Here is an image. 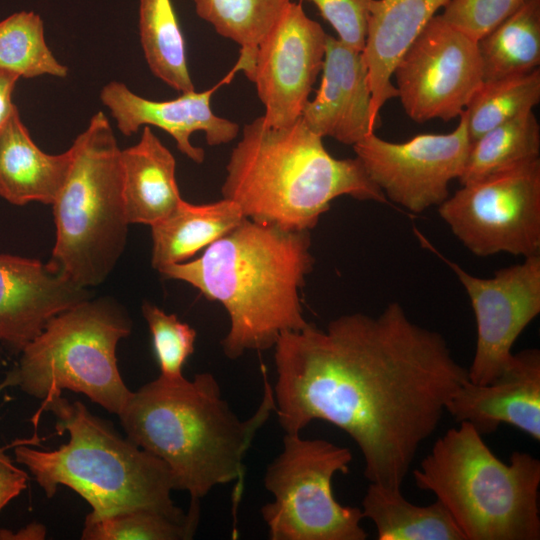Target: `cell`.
Listing matches in <instances>:
<instances>
[{"instance_id":"cell-1","label":"cell","mask_w":540,"mask_h":540,"mask_svg":"<svg viewBox=\"0 0 540 540\" xmlns=\"http://www.w3.org/2000/svg\"><path fill=\"white\" fill-rule=\"evenodd\" d=\"M278 422L300 433L324 420L347 433L369 483L401 489L424 441L438 428L468 370L438 332L398 302L378 315L352 313L325 328L284 332L274 345Z\"/></svg>"},{"instance_id":"cell-2","label":"cell","mask_w":540,"mask_h":540,"mask_svg":"<svg viewBox=\"0 0 540 540\" xmlns=\"http://www.w3.org/2000/svg\"><path fill=\"white\" fill-rule=\"evenodd\" d=\"M313 265L310 231L244 218L197 259L159 272L223 305L230 326L221 346L234 360L248 351L273 348L284 332L309 324L299 292Z\"/></svg>"},{"instance_id":"cell-3","label":"cell","mask_w":540,"mask_h":540,"mask_svg":"<svg viewBox=\"0 0 540 540\" xmlns=\"http://www.w3.org/2000/svg\"><path fill=\"white\" fill-rule=\"evenodd\" d=\"M274 410L265 372L263 396L247 419L234 413L205 372L192 380L159 376L132 391L118 417L130 440L167 465L176 490L200 501L218 485L242 481L244 458Z\"/></svg>"},{"instance_id":"cell-4","label":"cell","mask_w":540,"mask_h":540,"mask_svg":"<svg viewBox=\"0 0 540 540\" xmlns=\"http://www.w3.org/2000/svg\"><path fill=\"white\" fill-rule=\"evenodd\" d=\"M322 139L301 119L277 128L257 117L229 156L223 198L245 218L288 231H311L340 196L387 202L358 158L333 157Z\"/></svg>"},{"instance_id":"cell-5","label":"cell","mask_w":540,"mask_h":540,"mask_svg":"<svg viewBox=\"0 0 540 540\" xmlns=\"http://www.w3.org/2000/svg\"><path fill=\"white\" fill-rule=\"evenodd\" d=\"M43 412L55 416L56 432H67L68 442L52 450L33 448L42 440L35 433L14 447V455L46 497H54L59 486L72 489L90 505L87 519L134 509L186 516L172 500L176 488L167 465L120 435L111 423L62 395L42 401L34 416L36 425Z\"/></svg>"},{"instance_id":"cell-6","label":"cell","mask_w":540,"mask_h":540,"mask_svg":"<svg viewBox=\"0 0 540 540\" xmlns=\"http://www.w3.org/2000/svg\"><path fill=\"white\" fill-rule=\"evenodd\" d=\"M468 422L448 429L412 472L449 511L466 540L540 539V461L515 451L501 461Z\"/></svg>"},{"instance_id":"cell-7","label":"cell","mask_w":540,"mask_h":540,"mask_svg":"<svg viewBox=\"0 0 540 540\" xmlns=\"http://www.w3.org/2000/svg\"><path fill=\"white\" fill-rule=\"evenodd\" d=\"M70 149L72 163L52 203L56 241L49 262L88 289L107 279L126 245L121 149L102 111Z\"/></svg>"},{"instance_id":"cell-8","label":"cell","mask_w":540,"mask_h":540,"mask_svg":"<svg viewBox=\"0 0 540 540\" xmlns=\"http://www.w3.org/2000/svg\"><path fill=\"white\" fill-rule=\"evenodd\" d=\"M132 323L116 302L91 298L53 316L20 352L2 386L49 400L64 390L81 393L117 416L132 391L119 371L116 350Z\"/></svg>"},{"instance_id":"cell-9","label":"cell","mask_w":540,"mask_h":540,"mask_svg":"<svg viewBox=\"0 0 540 540\" xmlns=\"http://www.w3.org/2000/svg\"><path fill=\"white\" fill-rule=\"evenodd\" d=\"M352 458L347 447L285 433L263 479L273 495L261 508L269 539L365 540L362 510L342 505L332 491L333 477L347 473Z\"/></svg>"},{"instance_id":"cell-10","label":"cell","mask_w":540,"mask_h":540,"mask_svg":"<svg viewBox=\"0 0 540 540\" xmlns=\"http://www.w3.org/2000/svg\"><path fill=\"white\" fill-rule=\"evenodd\" d=\"M438 212L476 256L540 254V158L462 185Z\"/></svg>"},{"instance_id":"cell-11","label":"cell","mask_w":540,"mask_h":540,"mask_svg":"<svg viewBox=\"0 0 540 540\" xmlns=\"http://www.w3.org/2000/svg\"><path fill=\"white\" fill-rule=\"evenodd\" d=\"M397 97L417 123L459 117L483 84L477 41L433 16L395 66Z\"/></svg>"},{"instance_id":"cell-12","label":"cell","mask_w":540,"mask_h":540,"mask_svg":"<svg viewBox=\"0 0 540 540\" xmlns=\"http://www.w3.org/2000/svg\"><path fill=\"white\" fill-rule=\"evenodd\" d=\"M447 134H420L403 143L375 132L353 145L370 179L386 198L420 213L449 197L450 182L460 177L471 147L465 112Z\"/></svg>"},{"instance_id":"cell-13","label":"cell","mask_w":540,"mask_h":540,"mask_svg":"<svg viewBox=\"0 0 540 540\" xmlns=\"http://www.w3.org/2000/svg\"><path fill=\"white\" fill-rule=\"evenodd\" d=\"M439 257L457 275L475 314L477 341L468 380L490 383L506 369L516 339L540 313V254L499 269L489 278L474 276Z\"/></svg>"},{"instance_id":"cell-14","label":"cell","mask_w":540,"mask_h":540,"mask_svg":"<svg viewBox=\"0 0 540 540\" xmlns=\"http://www.w3.org/2000/svg\"><path fill=\"white\" fill-rule=\"evenodd\" d=\"M327 35L322 26L290 2L259 43L251 78L272 127H288L301 117L321 73Z\"/></svg>"},{"instance_id":"cell-15","label":"cell","mask_w":540,"mask_h":540,"mask_svg":"<svg viewBox=\"0 0 540 540\" xmlns=\"http://www.w3.org/2000/svg\"><path fill=\"white\" fill-rule=\"evenodd\" d=\"M243 70V63L238 59L231 71L210 89L184 92L171 100L143 98L117 81L109 82L102 88L100 99L110 110L123 135L135 134L142 126L158 127L173 137L181 153L201 164L205 152L191 143L193 133L202 131L210 146L227 144L238 135L239 125L214 114L210 102L218 88L229 84L235 74Z\"/></svg>"},{"instance_id":"cell-16","label":"cell","mask_w":540,"mask_h":540,"mask_svg":"<svg viewBox=\"0 0 540 540\" xmlns=\"http://www.w3.org/2000/svg\"><path fill=\"white\" fill-rule=\"evenodd\" d=\"M91 298L49 261L0 254V341L14 352L56 314Z\"/></svg>"},{"instance_id":"cell-17","label":"cell","mask_w":540,"mask_h":540,"mask_svg":"<svg viewBox=\"0 0 540 540\" xmlns=\"http://www.w3.org/2000/svg\"><path fill=\"white\" fill-rule=\"evenodd\" d=\"M300 119L321 138L355 145L375 132L371 89L362 51L327 35L321 82Z\"/></svg>"},{"instance_id":"cell-18","label":"cell","mask_w":540,"mask_h":540,"mask_svg":"<svg viewBox=\"0 0 540 540\" xmlns=\"http://www.w3.org/2000/svg\"><path fill=\"white\" fill-rule=\"evenodd\" d=\"M445 412L470 423L482 436L507 424L540 440V351L513 353L506 369L487 384L465 382L448 400Z\"/></svg>"},{"instance_id":"cell-19","label":"cell","mask_w":540,"mask_h":540,"mask_svg":"<svg viewBox=\"0 0 540 540\" xmlns=\"http://www.w3.org/2000/svg\"><path fill=\"white\" fill-rule=\"evenodd\" d=\"M450 0H372L362 54L371 89V120L379 124L385 103L397 97L396 64L424 26Z\"/></svg>"},{"instance_id":"cell-20","label":"cell","mask_w":540,"mask_h":540,"mask_svg":"<svg viewBox=\"0 0 540 540\" xmlns=\"http://www.w3.org/2000/svg\"><path fill=\"white\" fill-rule=\"evenodd\" d=\"M72 163V151L51 155L32 140L18 108L0 134V196L13 205H52Z\"/></svg>"},{"instance_id":"cell-21","label":"cell","mask_w":540,"mask_h":540,"mask_svg":"<svg viewBox=\"0 0 540 540\" xmlns=\"http://www.w3.org/2000/svg\"><path fill=\"white\" fill-rule=\"evenodd\" d=\"M123 200L129 224L152 226L182 200L176 161L169 149L144 126L139 142L121 149Z\"/></svg>"},{"instance_id":"cell-22","label":"cell","mask_w":540,"mask_h":540,"mask_svg":"<svg viewBox=\"0 0 540 540\" xmlns=\"http://www.w3.org/2000/svg\"><path fill=\"white\" fill-rule=\"evenodd\" d=\"M239 206L226 198L208 204L181 200L166 217L151 227L154 269H161L195 255L235 229L244 219Z\"/></svg>"},{"instance_id":"cell-23","label":"cell","mask_w":540,"mask_h":540,"mask_svg":"<svg viewBox=\"0 0 540 540\" xmlns=\"http://www.w3.org/2000/svg\"><path fill=\"white\" fill-rule=\"evenodd\" d=\"M361 510L379 540H466L440 501L419 506L409 502L401 489L370 483Z\"/></svg>"},{"instance_id":"cell-24","label":"cell","mask_w":540,"mask_h":540,"mask_svg":"<svg viewBox=\"0 0 540 540\" xmlns=\"http://www.w3.org/2000/svg\"><path fill=\"white\" fill-rule=\"evenodd\" d=\"M483 81L524 74L540 64V0H529L477 40Z\"/></svg>"},{"instance_id":"cell-25","label":"cell","mask_w":540,"mask_h":540,"mask_svg":"<svg viewBox=\"0 0 540 540\" xmlns=\"http://www.w3.org/2000/svg\"><path fill=\"white\" fill-rule=\"evenodd\" d=\"M139 35L153 75L178 92L195 90L172 0L139 1Z\"/></svg>"},{"instance_id":"cell-26","label":"cell","mask_w":540,"mask_h":540,"mask_svg":"<svg viewBox=\"0 0 540 540\" xmlns=\"http://www.w3.org/2000/svg\"><path fill=\"white\" fill-rule=\"evenodd\" d=\"M540 126L533 111L500 124L471 143L461 185L539 158Z\"/></svg>"},{"instance_id":"cell-27","label":"cell","mask_w":540,"mask_h":540,"mask_svg":"<svg viewBox=\"0 0 540 540\" xmlns=\"http://www.w3.org/2000/svg\"><path fill=\"white\" fill-rule=\"evenodd\" d=\"M291 0H194L195 12L222 37L240 45L244 73L251 78L262 39Z\"/></svg>"},{"instance_id":"cell-28","label":"cell","mask_w":540,"mask_h":540,"mask_svg":"<svg viewBox=\"0 0 540 540\" xmlns=\"http://www.w3.org/2000/svg\"><path fill=\"white\" fill-rule=\"evenodd\" d=\"M539 102V68L483 82L464 110L471 143L490 129L533 111Z\"/></svg>"},{"instance_id":"cell-29","label":"cell","mask_w":540,"mask_h":540,"mask_svg":"<svg viewBox=\"0 0 540 540\" xmlns=\"http://www.w3.org/2000/svg\"><path fill=\"white\" fill-rule=\"evenodd\" d=\"M0 69L23 78L68 74L67 66L47 46L43 20L33 11L16 12L0 21Z\"/></svg>"},{"instance_id":"cell-30","label":"cell","mask_w":540,"mask_h":540,"mask_svg":"<svg viewBox=\"0 0 540 540\" xmlns=\"http://www.w3.org/2000/svg\"><path fill=\"white\" fill-rule=\"evenodd\" d=\"M200 501L190 500L185 517L148 509L119 512L99 519L85 518L83 540H189L200 520Z\"/></svg>"},{"instance_id":"cell-31","label":"cell","mask_w":540,"mask_h":540,"mask_svg":"<svg viewBox=\"0 0 540 540\" xmlns=\"http://www.w3.org/2000/svg\"><path fill=\"white\" fill-rule=\"evenodd\" d=\"M142 314L151 333L159 376L167 380L183 378L184 364L194 352L196 331L150 302L142 304Z\"/></svg>"},{"instance_id":"cell-32","label":"cell","mask_w":540,"mask_h":540,"mask_svg":"<svg viewBox=\"0 0 540 540\" xmlns=\"http://www.w3.org/2000/svg\"><path fill=\"white\" fill-rule=\"evenodd\" d=\"M529 0H450L442 18L476 41L496 28Z\"/></svg>"},{"instance_id":"cell-33","label":"cell","mask_w":540,"mask_h":540,"mask_svg":"<svg viewBox=\"0 0 540 540\" xmlns=\"http://www.w3.org/2000/svg\"><path fill=\"white\" fill-rule=\"evenodd\" d=\"M307 1L316 6L322 18L335 30L339 40L354 49L363 50L372 0Z\"/></svg>"},{"instance_id":"cell-34","label":"cell","mask_w":540,"mask_h":540,"mask_svg":"<svg viewBox=\"0 0 540 540\" xmlns=\"http://www.w3.org/2000/svg\"><path fill=\"white\" fill-rule=\"evenodd\" d=\"M15 443L16 440L10 445L0 446V511L27 488L28 474L7 454Z\"/></svg>"},{"instance_id":"cell-35","label":"cell","mask_w":540,"mask_h":540,"mask_svg":"<svg viewBox=\"0 0 540 540\" xmlns=\"http://www.w3.org/2000/svg\"><path fill=\"white\" fill-rule=\"evenodd\" d=\"M19 78L11 71L0 69V134L17 109L12 94Z\"/></svg>"},{"instance_id":"cell-36","label":"cell","mask_w":540,"mask_h":540,"mask_svg":"<svg viewBox=\"0 0 540 540\" xmlns=\"http://www.w3.org/2000/svg\"><path fill=\"white\" fill-rule=\"evenodd\" d=\"M45 537V526L37 522L29 523L16 531L7 528L0 529V540H43Z\"/></svg>"}]
</instances>
